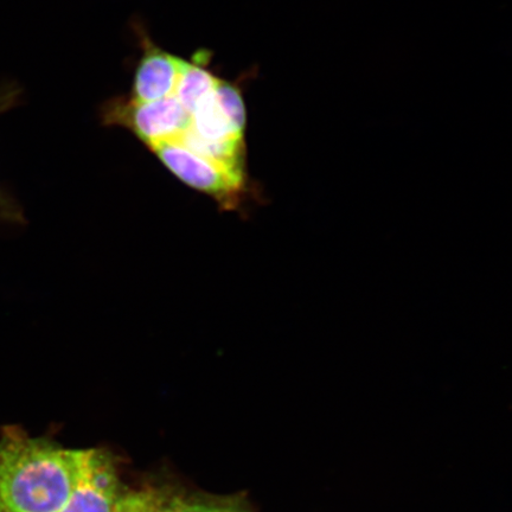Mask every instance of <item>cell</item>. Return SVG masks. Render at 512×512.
Segmentation results:
<instances>
[{
    "label": "cell",
    "mask_w": 512,
    "mask_h": 512,
    "mask_svg": "<svg viewBox=\"0 0 512 512\" xmlns=\"http://www.w3.org/2000/svg\"><path fill=\"white\" fill-rule=\"evenodd\" d=\"M140 40L143 55L134 72L130 98L150 102L174 95L184 60L159 48L147 36Z\"/></svg>",
    "instance_id": "5b68a950"
},
{
    "label": "cell",
    "mask_w": 512,
    "mask_h": 512,
    "mask_svg": "<svg viewBox=\"0 0 512 512\" xmlns=\"http://www.w3.org/2000/svg\"><path fill=\"white\" fill-rule=\"evenodd\" d=\"M210 504L188 501L163 490L133 491L120 499L119 512H209Z\"/></svg>",
    "instance_id": "ba28073f"
},
{
    "label": "cell",
    "mask_w": 512,
    "mask_h": 512,
    "mask_svg": "<svg viewBox=\"0 0 512 512\" xmlns=\"http://www.w3.org/2000/svg\"><path fill=\"white\" fill-rule=\"evenodd\" d=\"M123 495L106 454L83 450L79 484L60 512H119Z\"/></svg>",
    "instance_id": "277c9868"
},
{
    "label": "cell",
    "mask_w": 512,
    "mask_h": 512,
    "mask_svg": "<svg viewBox=\"0 0 512 512\" xmlns=\"http://www.w3.org/2000/svg\"><path fill=\"white\" fill-rule=\"evenodd\" d=\"M0 512H14L0 499Z\"/></svg>",
    "instance_id": "7c38bea8"
},
{
    "label": "cell",
    "mask_w": 512,
    "mask_h": 512,
    "mask_svg": "<svg viewBox=\"0 0 512 512\" xmlns=\"http://www.w3.org/2000/svg\"><path fill=\"white\" fill-rule=\"evenodd\" d=\"M18 91H12L11 88L0 89V113L8 111L12 105L16 104ZM0 219L8 222L21 223L24 221L23 211L18 206L15 198L8 191L0 187Z\"/></svg>",
    "instance_id": "30bf717a"
},
{
    "label": "cell",
    "mask_w": 512,
    "mask_h": 512,
    "mask_svg": "<svg viewBox=\"0 0 512 512\" xmlns=\"http://www.w3.org/2000/svg\"><path fill=\"white\" fill-rule=\"evenodd\" d=\"M214 95L228 119L240 130L246 131L247 112L238 83L220 79L216 83Z\"/></svg>",
    "instance_id": "9c48e42d"
},
{
    "label": "cell",
    "mask_w": 512,
    "mask_h": 512,
    "mask_svg": "<svg viewBox=\"0 0 512 512\" xmlns=\"http://www.w3.org/2000/svg\"><path fill=\"white\" fill-rule=\"evenodd\" d=\"M166 169L188 187L213 198L221 209H238L247 192V177L185 146L181 140L149 147Z\"/></svg>",
    "instance_id": "7a4b0ae2"
},
{
    "label": "cell",
    "mask_w": 512,
    "mask_h": 512,
    "mask_svg": "<svg viewBox=\"0 0 512 512\" xmlns=\"http://www.w3.org/2000/svg\"><path fill=\"white\" fill-rule=\"evenodd\" d=\"M209 512H249L235 504L210 505Z\"/></svg>",
    "instance_id": "8fae6325"
},
{
    "label": "cell",
    "mask_w": 512,
    "mask_h": 512,
    "mask_svg": "<svg viewBox=\"0 0 512 512\" xmlns=\"http://www.w3.org/2000/svg\"><path fill=\"white\" fill-rule=\"evenodd\" d=\"M101 119L131 131L147 147L181 139L190 126V114L175 95L150 102L119 96L102 106Z\"/></svg>",
    "instance_id": "3957f363"
},
{
    "label": "cell",
    "mask_w": 512,
    "mask_h": 512,
    "mask_svg": "<svg viewBox=\"0 0 512 512\" xmlns=\"http://www.w3.org/2000/svg\"><path fill=\"white\" fill-rule=\"evenodd\" d=\"M82 454L9 430L0 438V499L14 512H60L79 484Z\"/></svg>",
    "instance_id": "6da1fadb"
},
{
    "label": "cell",
    "mask_w": 512,
    "mask_h": 512,
    "mask_svg": "<svg viewBox=\"0 0 512 512\" xmlns=\"http://www.w3.org/2000/svg\"><path fill=\"white\" fill-rule=\"evenodd\" d=\"M219 76L209 67V56L198 53L194 60H184L174 95L185 111L194 112L214 92Z\"/></svg>",
    "instance_id": "52a82bcc"
},
{
    "label": "cell",
    "mask_w": 512,
    "mask_h": 512,
    "mask_svg": "<svg viewBox=\"0 0 512 512\" xmlns=\"http://www.w3.org/2000/svg\"><path fill=\"white\" fill-rule=\"evenodd\" d=\"M185 133L209 143L245 140V131L236 127L223 113L214 92L190 114V126Z\"/></svg>",
    "instance_id": "8992f818"
}]
</instances>
